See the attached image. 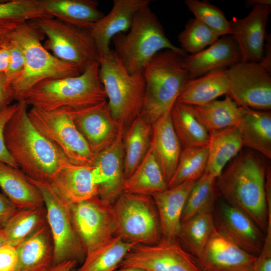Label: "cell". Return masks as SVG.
<instances>
[{"mask_svg": "<svg viewBox=\"0 0 271 271\" xmlns=\"http://www.w3.org/2000/svg\"><path fill=\"white\" fill-rule=\"evenodd\" d=\"M6 45L9 50V63L5 74L10 80L22 71L25 60L22 49L16 41L11 38L10 36Z\"/></svg>", "mask_w": 271, "mask_h": 271, "instance_id": "cell-44", "label": "cell"}, {"mask_svg": "<svg viewBox=\"0 0 271 271\" xmlns=\"http://www.w3.org/2000/svg\"><path fill=\"white\" fill-rule=\"evenodd\" d=\"M270 13L271 6L256 5L245 17H233L229 21L230 36L237 45L241 62L259 63L262 59Z\"/></svg>", "mask_w": 271, "mask_h": 271, "instance_id": "cell-17", "label": "cell"}, {"mask_svg": "<svg viewBox=\"0 0 271 271\" xmlns=\"http://www.w3.org/2000/svg\"><path fill=\"white\" fill-rule=\"evenodd\" d=\"M119 266L147 271H201L194 257L182 247L178 239L162 238L154 244H137L127 252Z\"/></svg>", "mask_w": 271, "mask_h": 271, "instance_id": "cell-14", "label": "cell"}, {"mask_svg": "<svg viewBox=\"0 0 271 271\" xmlns=\"http://www.w3.org/2000/svg\"><path fill=\"white\" fill-rule=\"evenodd\" d=\"M17 262L15 247L6 244L0 248V271H15Z\"/></svg>", "mask_w": 271, "mask_h": 271, "instance_id": "cell-46", "label": "cell"}, {"mask_svg": "<svg viewBox=\"0 0 271 271\" xmlns=\"http://www.w3.org/2000/svg\"><path fill=\"white\" fill-rule=\"evenodd\" d=\"M150 145L168 184L176 169L182 150L172 123L170 112L152 124Z\"/></svg>", "mask_w": 271, "mask_h": 271, "instance_id": "cell-24", "label": "cell"}, {"mask_svg": "<svg viewBox=\"0 0 271 271\" xmlns=\"http://www.w3.org/2000/svg\"><path fill=\"white\" fill-rule=\"evenodd\" d=\"M51 17L68 24L89 30L104 16L94 0H43Z\"/></svg>", "mask_w": 271, "mask_h": 271, "instance_id": "cell-29", "label": "cell"}, {"mask_svg": "<svg viewBox=\"0 0 271 271\" xmlns=\"http://www.w3.org/2000/svg\"><path fill=\"white\" fill-rule=\"evenodd\" d=\"M253 271H271V234L265 235L259 254L254 263Z\"/></svg>", "mask_w": 271, "mask_h": 271, "instance_id": "cell-45", "label": "cell"}, {"mask_svg": "<svg viewBox=\"0 0 271 271\" xmlns=\"http://www.w3.org/2000/svg\"><path fill=\"white\" fill-rule=\"evenodd\" d=\"M123 136L124 176L126 179L138 167L151 145L152 124L140 115Z\"/></svg>", "mask_w": 271, "mask_h": 271, "instance_id": "cell-32", "label": "cell"}, {"mask_svg": "<svg viewBox=\"0 0 271 271\" xmlns=\"http://www.w3.org/2000/svg\"><path fill=\"white\" fill-rule=\"evenodd\" d=\"M99 73L111 116L118 124L129 125L143 110L145 95L143 72L129 73L115 52L110 50L100 58Z\"/></svg>", "mask_w": 271, "mask_h": 271, "instance_id": "cell-7", "label": "cell"}, {"mask_svg": "<svg viewBox=\"0 0 271 271\" xmlns=\"http://www.w3.org/2000/svg\"><path fill=\"white\" fill-rule=\"evenodd\" d=\"M124 126L119 124L115 139L96 155L92 176L97 187V196L113 205L123 192L125 180L123 167Z\"/></svg>", "mask_w": 271, "mask_h": 271, "instance_id": "cell-15", "label": "cell"}, {"mask_svg": "<svg viewBox=\"0 0 271 271\" xmlns=\"http://www.w3.org/2000/svg\"><path fill=\"white\" fill-rule=\"evenodd\" d=\"M213 213L216 230L248 253L259 254L265 234L246 214L218 197Z\"/></svg>", "mask_w": 271, "mask_h": 271, "instance_id": "cell-16", "label": "cell"}, {"mask_svg": "<svg viewBox=\"0 0 271 271\" xmlns=\"http://www.w3.org/2000/svg\"><path fill=\"white\" fill-rule=\"evenodd\" d=\"M167 188V183L150 145L141 163L131 175L125 179L123 192L152 196Z\"/></svg>", "mask_w": 271, "mask_h": 271, "instance_id": "cell-31", "label": "cell"}, {"mask_svg": "<svg viewBox=\"0 0 271 271\" xmlns=\"http://www.w3.org/2000/svg\"><path fill=\"white\" fill-rule=\"evenodd\" d=\"M150 0H114L110 12L89 30L100 59L110 51L109 45L116 35L130 28L137 13L147 6Z\"/></svg>", "mask_w": 271, "mask_h": 271, "instance_id": "cell-19", "label": "cell"}, {"mask_svg": "<svg viewBox=\"0 0 271 271\" xmlns=\"http://www.w3.org/2000/svg\"><path fill=\"white\" fill-rule=\"evenodd\" d=\"M10 37L20 46L25 60L22 71L10 80L17 102L24 101L27 93L43 80L81 73L76 66L60 60L46 49L41 42L44 35L32 21L17 26Z\"/></svg>", "mask_w": 271, "mask_h": 271, "instance_id": "cell-4", "label": "cell"}, {"mask_svg": "<svg viewBox=\"0 0 271 271\" xmlns=\"http://www.w3.org/2000/svg\"><path fill=\"white\" fill-rule=\"evenodd\" d=\"M137 244L115 235L87 254L82 264L75 271H114L127 252Z\"/></svg>", "mask_w": 271, "mask_h": 271, "instance_id": "cell-37", "label": "cell"}, {"mask_svg": "<svg viewBox=\"0 0 271 271\" xmlns=\"http://www.w3.org/2000/svg\"><path fill=\"white\" fill-rule=\"evenodd\" d=\"M112 41L113 51L131 74L142 73L146 65L162 51L171 50L184 56L187 55L169 40L149 6L137 13L126 34H119Z\"/></svg>", "mask_w": 271, "mask_h": 271, "instance_id": "cell-6", "label": "cell"}, {"mask_svg": "<svg viewBox=\"0 0 271 271\" xmlns=\"http://www.w3.org/2000/svg\"><path fill=\"white\" fill-rule=\"evenodd\" d=\"M33 124L75 165L92 166L95 155L77 129L71 113L31 107L28 112Z\"/></svg>", "mask_w": 271, "mask_h": 271, "instance_id": "cell-10", "label": "cell"}, {"mask_svg": "<svg viewBox=\"0 0 271 271\" xmlns=\"http://www.w3.org/2000/svg\"><path fill=\"white\" fill-rule=\"evenodd\" d=\"M241 61L237 45L230 35L222 36L199 52L183 57L182 66L189 79L211 71L226 69Z\"/></svg>", "mask_w": 271, "mask_h": 271, "instance_id": "cell-21", "label": "cell"}, {"mask_svg": "<svg viewBox=\"0 0 271 271\" xmlns=\"http://www.w3.org/2000/svg\"><path fill=\"white\" fill-rule=\"evenodd\" d=\"M71 271H75V270H74V269H73L71 270Z\"/></svg>", "mask_w": 271, "mask_h": 271, "instance_id": "cell-56", "label": "cell"}, {"mask_svg": "<svg viewBox=\"0 0 271 271\" xmlns=\"http://www.w3.org/2000/svg\"><path fill=\"white\" fill-rule=\"evenodd\" d=\"M181 54L165 50L158 53L145 66L144 106L140 115L152 124L170 110L189 80L182 66Z\"/></svg>", "mask_w": 271, "mask_h": 271, "instance_id": "cell-5", "label": "cell"}, {"mask_svg": "<svg viewBox=\"0 0 271 271\" xmlns=\"http://www.w3.org/2000/svg\"><path fill=\"white\" fill-rule=\"evenodd\" d=\"M256 258L215 229L195 259L201 271H253Z\"/></svg>", "mask_w": 271, "mask_h": 271, "instance_id": "cell-18", "label": "cell"}, {"mask_svg": "<svg viewBox=\"0 0 271 271\" xmlns=\"http://www.w3.org/2000/svg\"><path fill=\"white\" fill-rule=\"evenodd\" d=\"M28 106L47 111L71 112L106 102L101 82L99 62L76 76L43 80L34 86L24 100Z\"/></svg>", "mask_w": 271, "mask_h": 271, "instance_id": "cell-3", "label": "cell"}, {"mask_svg": "<svg viewBox=\"0 0 271 271\" xmlns=\"http://www.w3.org/2000/svg\"><path fill=\"white\" fill-rule=\"evenodd\" d=\"M266 167L255 153L240 152L216 181L218 197L246 214L264 234L268 219Z\"/></svg>", "mask_w": 271, "mask_h": 271, "instance_id": "cell-2", "label": "cell"}, {"mask_svg": "<svg viewBox=\"0 0 271 271\" xmlns=\"http://www.w3.org/2000/svg\"><path fill=\"white\" fill-rule=\"evenodd\" d=\"M213 211H202L181 222L179 241L194 258L200 254L215 230Z\"/></svg>", "mask_w": 271, "mask_h": 271, "instance_id": "cell-35", "label": "cell"}, {"mask_svg": "<svg viewBox=\"0 0 271 271\" xmlns=\"http://www.w3.org/2000/svg\"><path fill=\"white\" fill-rule=\"evenodd\" d=\"M207 159V146L182 149L176 169L168 183V188L187 180H199L205 171Z\"/></svg>", "mask_w": 271, "mask_h": 271, "instance_id": "cell-39", "label": "cell"}, {"mask_svg": "<svg viewBox=\"0 0 271 271\" xmlns=\"http://www.w3.org/2000/svg\"><path fill=\"white\" fill-rule=\"evenodd\" d=\"M72 222L86 255L116 235L113 205L98 196L69 204Z\"/></svg>", "mask_w": 271, "mask_h": 271, "instance_id": "cell-12", "label": "cell"}, {"mask_svg": "<svg viewBox=\"0 0 271 271\" xmlns=\"http://www.w3.org/2000/svg\"><path fill=\"white\" fill-rule=\"evenodd\" d=\"M113 207L116 235L135 244H154L162 239L159 215L151 196L123 192Z\"/></svg>", "mask_w": 271, "mask_h": 271, "instance_id": "cell-8", "label": "cell"}, {"mask_svg": "<svg viewBox=\"0 0 271 271\" xmlns=\"http://www.w3.org/2000/svg\"><path fill=\"white\" fill-rule=\"evenodd\" d=\"M227 94L239 107L260 110L271 108V76L259 63L241 62L227 69Z\"/></svg>", "mask_w": 271, "mask_h": 271, "instance_id": "cell-13", "label": "cell"}, {"mask_svg": "<svg viewBox=\"0 0 271 271\" xmlns=\"http://www.w3.org/2000/svg\"><path fill=\"white\" fill-rule=\"evenodd\" d=\"M212 29L196 19H190L184 29L179 34L178 40L181 48L191 54L204 50L219 39Z\"/></svg>", "mask_w": 271, "mask_h": 271, "instance_id": "cell-41", "label": "cell"}, {"mask_svg": "<svg viewBox=\"0 0 271 271\" xmlns=\"http://www.w3.org/2000/svg\"><path fill=\"white\" fill-rule=\"evenodd\" d=\"M170 116L182 149L207 146L209 133L196 118L189 105L176 101Z\"/></svg>", "mask_w": 271, "mask_h": 271, "instance_id": "cell-34", "label": "cell"}, {"mask_svg": "<svg viewBox=\"0 0 271 271\" xmlns=\"http://www.w3.org/2000/svg\"><path fill=\"white\" fill-rule=\"evenodd\" d=\"M243 147L271 159V113L242 107V116L235 126Z\"/></svg>", "mask_w": 271, "mask_h": 271, "instance_id": "cell-26", "label": "cell"}, {"mask_svg": "<svg viewBox=\"0 0 271 271\" xmlns=\"http://www.w3.org/2000/svg\"><path fill=\"white\" fill-rule=\"evenodd\" d=\"M19 103L11 104L0 113V162L18 168L10 155L6 145L5 141V129L6 125L17 110Z\"/></svg>", "mask_w": 271, "mask_h": 271, "instance_id": "cell-43", "label": "cell"}, {"mask_svg": "<svg viewBox=\"0 0 271 271\" xmlns=\"http://www.w3.org/2000/svg\"><path fill=\"white\" fill-rule=\"evenodd\" d=\"M185 4L195 19L210 28L219 37L230 35V22L220 8L206 0H186Z\"/></svg>", "mask_w": 271, "mask_h": 271, "instance_id": "cell-42", "label": "cell"}, {"mask_svg": "<svg viewBox=\"0 0 271 271\" xmlns=\"http://www.w3.org/2000/svg\"><path fill=\"white\" fill-rule=\"evenodd\" d=\"M228 89L227 69L215 70L188 80L176 101L189 105H201L227 95Z\"/></svg>", "mask_w": 271, "mask_h": 271, "instance_id": "cell-28", "label": "cell"}, {"mask_svg": "<svg viewBox=\"0 0 271 271\" xmlns=\"http://www.w3.org/2000/svg\"><path fill=\"white\" fill-rule=\"evenodd\" d=\"M9 63V50L6 44L0 48V73H5Z\"/></svg>", "mask_w": 271, "mask_h": 271, "instance_id": "cell-51", "label": "cell"}, {"mask_svg": "<svg viewBox=\"0 0 271 271\" xmlns=\"http://www.w3.org/2000/svg\"><path fill=\"white\" fill-rule=\"evenodd\" d=\"M7 122L5 141L12 158L28 177L49 183L71 163L62 152L36 128L30 119L24 101Z\"/></svg>", "mask_w": 271, "mask_h": 271, "instance_id": "cell-1", "label": "cell"}, {"mask_svg": "<svg viewBox=\"0 0 271 271\" xmlns=\"http://www.w3.org/2000/svg\"><path fill=\"white\" fill-rule=\"evenodd\" d=\"M0 187L18 209L44 205L40 189L19 168L0 162Z\"/></svg>", "mask_w": 271, "mask_h": 271, "instance_id": "cell-27", "label": "cell"}, {"mask_svg": "<svg viewBox=\"0 0 271 271\" xmlns=\"http://www.w3.org/2000/svg\"><path fill=\"white\" fill-rule=\"evenodd\" d=\"M197 181L187 180L151 196L158 211L163 239H178L182 212L188 196Z\"/></svg>", "mask_w": 271, "mask_h": 271, "instance_id": "cell-23", "label": "cell"}, {"mask_svg": "<svg viewBox=\"0 0 271 271\" xmlns=\"http://www.w3.org/2000/svg\"><path fill=\"white\" fill-rule=\"evenodd\" d=\"M144 271H147V270H144Z\"/></svg>", "mask_w": 271, "mask_h": 271, "instance_id": "cell-57", "label": "cell"}, {"mask_svg": "<svg viewBox=\"0 0 271 271\" xmlns=\"http://www.w3.org/2000/svg\"><path fill=\"white\" fill-rule=\"evenodd\" d=\"M18 25L0 22V48L7 43L11 32Z\"/></svg>", "mask_w": 271, "mask_h": 271, "instance_id": "cell-50", "label": "cell"}, {"mask_svg": "<svg viewBox=\"0 0 271 271\" xmlns=\"http://www.w3.org/2000/svg\"><path fill=\"white\" fill-rule=\"evenodd\" d=\"M14 100L10 80L5 73H0V113Z\"/></svg>", "mask_w": 271, "mask_h": 271, "instance_id": "cell-47", "label": "cell"}, {"mask_svg": "<svg viewBox=\"0 0 271 271\" xmlns=\"http://www.w3.org/2000/svg\"><path fill=\"white\" fill-rule=\"evenodd\" d=\"M43 17H52L46 13L43 0L0 2V22L20 25Z\"/></svg>", "mask_w": 271, "mask_h": 271, "instance_id": "cell-40", "label": "cell"}, {"mask_svg": "<svg viewBox=\"0 0 271 271\" xmlns=\"http://www.w3.org/2000/svg\"><path fill=\"white\" fill-rule=\"evenodd\" d=\"M28 178L43 197L54 244L53 265L70 260L83 261L86 252L74 228L69 204L57 196L47 183Z\"/></svg>", "mask_w": 271, "mask_h": 271, "instance_id": "cell-11", "label": "cell"}, {"mask_svg": "<svg viewBox=\"0 0 271 271\" xmlns=\"http://www.w3.org/2000/svg\"><path fill=\"white\" fill-rule=\"evenodd\" d=\"M216 179L204 172L190 191L182 212L183 222L205 210L213 209L218 197Z\"/></svg>", "mask_w": 271, "mask_h": 271, "instance_id": "cell-38", "label": "cell"}, {"mask_svg": "<svg viewBox=\"0 0 271 271\" xmlns=\"http://www.w3.org/2000/svg\"><path fill=\"white\" fill-rule=\"evenodd\" d=\"M264 45L263 58L259 63L269 73L271 74V38L266 34Z\"/></svg>", "mask_w": 271, "mask_h": 271, "instance_id": "cell-49", "label": "cell"}, {"mask_svg": "<svg viewBox=\"0 0 271 271\" xmlns=\"http://www.w3.org/2000/svg\"><path fill=\"white\" fill-rule=\"evenodd\" d=\"M7 244L5 232L3 228H0V248Z\"/></svg>", "mask_w": 271, "mask_h": 271, "instance_id": "cell-54", "label": "cell"}, {"mask_svg": "<svg viewBox=\"0 0 271 271\" xmlns=\"http://www.w3.org/2000/svg\"><path fill=\"white\" fill-rule=\"evenodd\" d=\"M18 208L4 194L0 193V228H3Z\"/></svg>", "mask_w": 271, "mask_h": 271, "instance_id": "cell-48", "label": "cell"}, {"mask_svg": "<svg viewBox=\"0 0 271 271\" xmlns=\"http://www.w3.org/2000/svg\"><path fill=\"white\" fill-rule=\"evenodd\" d=\"M264 5L271 6L270 0H249L246 3V6L253 7L256 5Z\"/></svg>", "mask_w": 271, "mask_h": 271, "instance_id": "cell-53", "label": "cell"}, {"mask_svg": "<svg viewBox=\"0 0 271 271\" xmlns=\"http://www.w3.org/2000/svg\"><path fill=\"white\" fill-rule=\"evenodd\" d=\"M114 271H144V270L137 267H121L120 269L115 270Z\"/></svg>", "mask_w": 271, "mask_h": 271, "instance_id": "cell-55", "label": "cell"}, {"mask_svg": "<svg viewBox=\"0 0 271 271\" xmlns=\"http://www.w3.org/2000/svg\"><path fill=\"white\" fill-rule=\"evenodd\" d=\"M78 262L75 260L63 261L53 265L47 271H71L74 268Z\"/></svg>", "mask_w": 271, "mask_h": 271, "instance_id": "cell-52", "label": "cell"}, {"mask_svg": "<svg viewBox=\"0 0 271 271\" xmlns=\"http://www.w3.org/2000/svg\"><path fill=\"white\" fill-rule=\"evenodd\" d=\"M45 36L44 47L56 57L76 66L82 72L100 56L89 30L81 29L53 17L31 21Z\"/></svg>", "mask_w": 271, "mask_h": 271, "instance_id": "cell-9", "label": "cell"}, {"mask_svg": "<svg viewBox=\"0 0 271 271\" xmlns=\"http://www.w3.org/2000/svg\"><path fill=\"white\" fill-rule=\"evenodd\" d=\"M196 118L209 133L236 126L242 114L238 106L227 95L223 100H214L201 105H189Z\"/></svg>", "mask_w": 271, "mask_h": 271, "instance_id": "cell-33", "label": "cell"}, {"mask_svg": "<svg viewBox=\"0 0 271 271\" xmlns=\"http://www.w3.org/2000/svg\"><path fill=\"white\" fill-rule=\"evenodd\" d=\"M92 169L91 166L70 163L62 168L48 184L53 192L68 204L87 200L97 196Z\"/></svg>", "mask_w": 271, "mask_h": 271, "instance_id": "cell-22", "label": "cell"}, {"mask_svg": "<svg viewBox=\"0 0 271 271\" xmlns=\"http://www.w3.org/2000/svg\"><path fill=\"white\" fill-rule=\"evenodd\" d=\"M243 147L235 126L210 132L205 172L217 179L226 165L240 152Z\"/></svg>", "mask_w": 271, "mask_h": 271, "instance_id": "cell-30", "label": "cell"}, {"mask_svg": "<svg viewBox=\"0 0 271 271\" xmlns=\"http://www.w3.org/2000/svg\"><path fill=\"white\" fill-rule=\"evenodd\" d=\"M15 271H47L53 265L54 244L48 224L16 247Z\"/></svg>", "mask_w": 271, "mask_h": 271, "instance_id": "cell-25", "label": "cell"}, {"mask_svg": "<svg viewBox=\"0 0 271 271\" xmlns=\"http://www.w3.org/2000/svg\"><path fill=\"white\" fill-rule=\"evenodd\" d=\"M47 224V211L44 205L17 209L3 229L7 244L16 247Z\"/></svg>", "mask_w": 271, "mask_h": 271, "instance_id": "cell-36", "label": "cell"}, {"mask_svg": "<svg viewBox=\"0 0 271 271\" xmlns=\"http://www.w3.org/2000/svg\"><path fill=\"white\" fill-rule=\"evenodd\" d=\"M70 113L77 129L95 156L115 139L119 124L111 116L107 101Z\"/></svg>", "mask_w": 271, "mask_h": 271, "instance_id": "cell-20", "label": "cell"}]
</instances>
